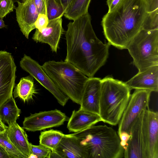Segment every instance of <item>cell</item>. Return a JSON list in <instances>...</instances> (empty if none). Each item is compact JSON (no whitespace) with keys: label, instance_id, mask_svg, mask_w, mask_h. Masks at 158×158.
<instances>
[{"label":"cell","instance_id":"obj_37","mask_svg":"<svg viewBox=\"0 0 158 158\" xmlns=\"http://www.w3.org/2000/svg\"><path fill=\"white\" fill-rule=\"evenodd\" d=\"M6 26L3 20V18L0 16V28L5 27Z\"/></svg>","mask_w":158,"mask_h":158},{"label":"cell","instance_id":"obj_36","mask_svg":"<svg viewBox=\"0 0 158 158\" xmlns=\"http://www.w3.org/2000/svg\"><path fill=\"white\" fill-rule=\"evenodd\" d=\"M8 126L3 123L0 118V133L5 132L7 129Z\"/></svg>","mask_w":158,"mask_h":158},{"label":"cell","instance_id":"obj_16","mask_svg":"<svg viewBox=\"0 0 158 158\" xmlns=\"http://www.w3.org/2000/svg\"><path fill=\"white\" fill-rule=\"evenodd\" d=\"M131 89L158 91V65L152 66L139 72L125 82Z\"/></svg>","mask_w":158,"mask_h":158},{"label":"cell","instance_id":"obj_22","mask_svg":"<svg viewBox=\"0 0 158 158\" xmlns=\"http://www.w3.org/2000/svg\"><path fill=\"white\" fill-rule=\"evenodd\" d=\"M91 0H74L65 11L64 15L70 20H74L88 13Z\"/></svg>","mask_w":158,"mask_h":158},{"label":"cell","instance_id":"obj_8","mask_svg":"<svg viewBox=\"0 0 158 158\" xmlns=\"http://www.w3.org/2000/svg\"><path fill=\"white\" fill-rule=\"evenodd\" d=\"M20 65L23 70L51 93L61 106H64L66 105L69 98L54 83L38 62L24 54L20 61Z\"/></svg>","mask_w":158,"mask_h":158},{"label":"cell","instance_id":"obj_30","mask_svg":"<svg viewBox=\"0 0 158 158\" xmlns=\"http://www.w3.org/2000/svg\"><path fill=\"white\" fill-rule=\"evenodd\" d=\"M39 14L47 15L46 0H34Z\"/></svg>","mask_w":158,"mask_h":158},{"label":"cell","instance_id":"obj_6","mask_svg":"<svg viewBox=\"0 0 158 158\" xmlns=\"http://www.w3.org/2000/svg\"><path fill=\"white\" fill-rule=\"evenodd\" d=\"M127 49L139 71L158 65V29H142L132 40Z\"/></svg>","mask_w":158,"mask_h":158},{"label":"cell","instance_id":"obj_14","mask_svg":"<svg viewBox=\"0 0 158 158\" xmlns=\"http://www.w3.org/2000/svg\"><path fill=\"white\" fill-rule=\"evenodd\" d=\"M101 79L88 78L84 88L80 108L99 115Z\"/></svg>","mask_w":158,"mask_h":158},{"label":"cell","instance_id":"obj_21","mask_svg":"<svg viewBox=\"0 0 158 158\" xmlns=\"http://www.w3.org/2000/svg\"><path fill=\"white\" fill-rule=\"evenodd\" d=\"M35 93L33 78L29 76L21 78L19 83L15 86L13 94L14 98L19 97L25 102L31 98Z\"/></svg>","mask_w":158,"mask_h":158},{"label":"cell","instance_id":"obj_10","mask_svg":"<svg viewBox=\"0 0 158 158\" xmlns=\"http://www.w3.org/2000/svg\"><path fill=\"white\" fill-rule=\"evenodd\" d=\"M69 119L64 113L56 109L40 111L25 117L22 127L28 131H40L60 126Z\"/></svg>","mask_w":158,"mask_h":158},{"label":"cell","instance_id":"obj_11","mask_svg":"<svg viewBox=\"0 0 158 158\" xmlns=\"http://www.w3.org/2000/svg\"><path fill=\"white\" fill-rule=\"evenodd\" d=\"M16 67L10 53L0 51V107L13 97Z\"/></svg>","mask_w":158,"mask_h":158},{"label":"cell","instance_id":"obj_4","mask_svg":"<svg viewBox=\"0 0 158 158\" xmlns=\"http://www.w3.org/2000/svg\"><path fill=\"white\" fill-rule=\"evenodd\" d=\"M131 89L125 82L108 76L101 79L99 115L102 121L118 124L128 102Z\"/></svg>","mask_w":158,"mask_h":158},{"label":"cell","instance_id":"obj_18","mask_svg":"<svg viewBox=\"0 0 158 158\" xmlns=\"http://www.w3.org/2000/svg\"><path fill=\"white\" fill-rule=\"evenodd\" d=\"M67 128L69 131L76 133L102 121L99 115L80 108L73 110L68 120Z\"/></svg>","mask_w":158,"mask_h":158},{"label":"cell","instance_id":"obj_5","mask_svg":"<svg viewBox=\"0 0 158 158\" xmlns=\"http://www.w3.org/2000/svg\"><path fill=\"white\" fill-rule=\"evenodd\" d=\"M42 68L58 88L69 99L81 103L85 84L88 77L72 64L63 61L49 60Z\"/></svg>","mask_w":158,"mask_h":158},{"label":"cell","instance_id":"obj_1","mask_svg":"<svg viewBox=\"0 0 158 158\" xmlns=\"http://www.w3.org/2000/svg\"><path fill=\"white\" fill-rule=\"evenodd\" d=\"M67 26L64 61L72 64L88 77H94L105 64L110 44H104L97 37L88 12L70 22Z\"/></svg>","mask_w":158,"mask_h":158},{"label":"cell","instance_id":"obj_27","mask_svg":"<svg viewBox=\"0 0 158 158\" xmlns=\"http://www.w3.org/2000/svg\"><path fill=\"white\" fill-rule=\"evenodd\" d=\"M31 154L33 155L35 158H50L52 150L50 148L40 144L35 145L30 143Z\"/></svg>","mask_w":158,"mask_h":158},{"label":"cell","instance_id":"obj_2","mask_svg":"<svg viewBox=\"0 0 158 158\" xmlns=\"http://www.w3.org/2000/svg\"><path fill=\"white\" fill-rule=\"evenodd\" d=\"M148 14L145 0H121L102 19L103 32L108 43L120 49H127L143 29Z\"/></svg>","mask_w":158,"mask_h":158},{"label":"cell","instance_id":"obj_19","mask_svg":"<svg viewBox=\"0 0 158 158\" xmlns=\"http://www.w3.org/2000/svg\"><path fill=\"white\" fill-rule=\"evenodd\" d=\"M10 140L25 157L29 158L31 154L30 143L24 129L16 123L8 126L7 129Z\"/></svg>","mask_w":158,"mask_h":158},{"label":"cell","instance_id":"obj_23","mask_svg":"<svg viewBox=\"0 0 158 158\" xmlns=\"http://www.w3.org/2000/svg\"><path fill=\"white\" fill-rule=\"evenodd\" d=\"M64 135L61 131L53 129L42 131L39 136L40 144L45 146L53 151Z\"/></svg>","mask_w":158,"mask_h":158},{"label":"cell","instance_id":"obj_25","mask_svg":"<svg viewBox=\"0 0 158 158\" xmlns=\"http://www.w3.org/2000/svg\"><path fill=\"white\" fill-rule=\"evenodd\" d=\"M47 15L49 21L62 17L65 10L55 0H46Z\"/></svg>","mask_w":158,"mask_h":158},{"label":"cell","instance_id":"obj_31","mask_svg":"<svg viewBox=\"0 0 158 158\" xmlns=\"http://www.w3.org/2000/svg\"><path fill=\"white\" fill-rule=\"evenodd\" d=\"M118 135L120 139V145L124 150L127 147V142L130 138V135L127 132L123 131L121 132Z\"/></svg>","mask_w":158,"mask_h":158},{"label":"cell","instance_id":"obj_39","mask_svg":"<svg viewBox=\"0 0 158 158\" xmlns=\"http://www.w3.org/2000/svg\"><path fill=\"white\" fill-rule=\"evenodd\" d=\"M146 2H149L150 0H145Z\"/></svg>","mask_w":158,"mask_h":158},{"label":"cell","instance_id":"obj_26","mask_svg":"<svg viewBox=\"0 0 158 158\" xmlns=\"http://www.w3.org/2000/svg\"><path fill=\"white\" fill-rule=\"evenodd\" d=\"M158 10L148 13L143 29L152 30L158 29Z\"/></svg>","mask_w":158,"mask_h":158},{"label":"cell","instance_id":"obj_28","mask_svg":"<svg viewBox=\"0 0 158 158\" xmlns=\"http://www.w3.org/2000/svg\"><path fill=\"white\" fill-rule=\"evenodd\" d=\"M16 7L12 0H0V16L3 18Z\"/></svg>","mask_w":158,"mask_h":158},{"label":"cell","instance_id":"obj_29","mask_svg":"<svg viewBox=\"0 0 158 158\" xmlns=\"http://www.w3.org/2000/svg\"><path fill=\"white\" fill-rule=\"evenodd\" d=\"M48 22L47 15L39 14L35 24L36 29L41 31L47 26Z\"/></svg>","mask_w":158,"mask_h":158},{"label":"cell","instance_id":"obj_35","mask_svg":"<svg viewBox=\"0 0 158 158\" xmlns=\"http://www.w3.org/2000/svg\"><path fill=\"white\" fill-rule=\"evenodd\" d=\"M0 158H10L9 155L0 144Z\"/></svg>","mask_w":158,"mask_h":158},{"label":"cell","instance_id":"obj_17","mask_svg":"<svg viewBox=\"0 0 158 158\" xmlns=\"http://www.w3.org/2000/svg\"><path fill=\"white\" fill-rule=\"evenodd\" d=\"M58 158H88L87 153L79 140L70 134H64L54 150Z\"/></svg>","mask_w":158,"mask_h":158},{"label":"cell","instance_id":"obj_32","mask_svg":"<svg viewBox=\"0 0 158 158\" xmlns=\"http://www.w3.org/2000/svg\"><path fill=\"white\" fill-rule=\"evenodd\" d=\"M146 3L148 13L158 10V0H150Z\"/></svg>","mask_w":158,"mask_h":158},{"label":"cell","instance_id":"obj_9","mask_svg":"<svg viewBox=\"0 0 158 158\" xmlns=\"http://www.w3.org/2000/svg\"><path fill=\"white\" fill-rule=\"evenodd\" d=\"M142 136L145 158H158V113L149 107L143 115Z\"/></svg>","mask_w":158,"mask_h":158},{"label":"cell","instance_id":"obj_3","mask_svg":"<svg viewBox=\"0 0 158 158\" xmlns=\"http://www.w3.org/2000/svg\"><path fill=\"white\" fill-rule=\"evenodd\" d=\"M86 151L88 158H122L124 149L117 132L106 125H93L70 134Z\"/></svg>","mask_w":158,"mask_h":158},{"label":"cell","instance_id":"obj_12","mask_svg":"<svg viewBox=\"0 0 158 158\" xmlns=\"http://www.w3.org/2000/svg\"><path fill=\"white\" fill-rule=\"evenodd\" d=\"M62 17L49 21L47 26L40 31L36 29L32 39L36 42L48 44L52 52H56L61 35L64 31Z\"/></svg>","mask_w":158,"mask_h":158},{"label":"cell","instance_id":"obj_7","mask_svg":"<svg viewBox=\"0 0 158 158\" xmlns=\"http://www.w3.org/2000/svg\"><path fill=\"white\" fill-rule=\"evenodd\" d=\"M152 92L135 89L130 95L128 104L118 123V134L123 131L130 134L131 127L140 114L148 107Z\"/></svg>","mask_w":158,"mask_h":158},{"label":"cell","instance_id":"obj_13","mask_svg":"<svg viewBox=\"0 0 158 158\" xmlns=\"http://www.w3.org/2000/svg\"><path fill=\"white\" fill-rule=\"evenodd\" d=\"M18 4L15 9L16 20L20 31L28 39L30 33L35 29V24L39 13L34 0H26Z\"/></svg>","mask_w":158,"mask_h":158},{"label":"cell","instance_id":"obj_33","mask_svg":"<svg viewBox=\"0 0 158 158\" xmlns=\"http://www.w3.org/2000/svg\"><path fill=\"white\" fill-rule=\"evenodd\" d=\"M121 0H107L106 3L108 7V12L111 11Z\"/></svg>","mask_w":158,"mask_h":158},{"label":"cell","instance_id":"obj_20","mask_svg":"<svg viewBox=\"0 0 158 158\" xmlns=\"http://www.w3.org/2000/svg\"><path fill=\"white\" fill-rule=\"evenodd\" d=\"M21 110L16 105L13 97L7 100L0 107V118L8 126L15 123L19 116Z\"/></svg>","mask_w":158,"mask_h":158},{"label":"cell","instance_id":"obj_38","mask_svg":"<svg viewBox=\"0 0 158 158\" xmlns=\"http://www.w3.org/2000/svg\"><path fill=\"white\" fill-rule=\"evenodd\" d=\"M14 2H24L26 0H12Z\"/></svg>","mask_w":158,"mask_h":158},{"label":"cell","instance_id":"obj_15","mask_svg":"<svg viewBox=\"0 0 158 158\" xmlns=\"http://www.w3.org/2000/svg\"><path fill=\"white\" fill-rule=\"evenodd\" d=\"M145 110L143 111L131 127L130 133V137L124 150V158H145L143 145L142 124Z\"/></svg>","mask_w":158,"mask_h":158},{"label":"cell","instance_id":"obj_24","mask_svg":"<svg viewBox=\"0 0 158 158\" xmlns=\"http://www.w3.org/2000/svg\"><path fill=\"white\" fill-rule=\"evenodd\" d=\"M0 144L9 155L10 158H26L10 140L7 135V130L0 133Z\"/></svg>","mask_w":158,"mask_h":158},{"label":"cell","instance_id":"obj_34","mask_svg":"<svg viewBox=\"0 0 158 158\" xmlns=\"http://www.w3.org/2000/svg\"><path fill=\"white\" fill-rule=\"evenodd\" d=\"M60 4L64 8L65 11L67 10L74 0H55Z\"/></svg>","mask_w":158,"mask_h":158}]
</instances>
